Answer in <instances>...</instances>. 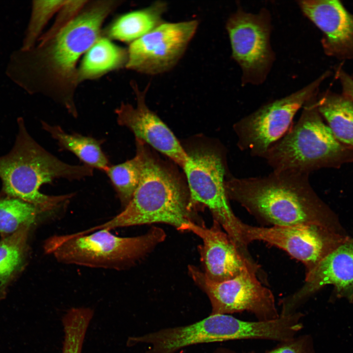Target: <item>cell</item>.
Here are the masks:
<instances>
[{
    "mask_svg": "<svg viewBox=\"0 0 353 353\" xmlns=\"http://www.w3.org/2000/svg\"><path fill=\"white\" fill-rule=\"evenodd\" d=\"M317 105L335 138L353 151V101L328 91L317 97Z\"/></svg>",
    "mask_w": 353,
    "mask_h": 353,
    "instance_id": "cell-18",
    "label": "cell"
},
{
    "mask_svg": "<svg viewBox=\"0 0 353 353\" xmlns=\"http://www.w3.org/2000/svg\"><path fill=\"white\" fill-rule=\"evenodd\" d=\"M119 4L118 0L88 1L56 36L38 42L29 50L13 51L6 75L29 94L50 97L77 117L74 94L79 84L77 61L101 37L105 19Z\"/></svg>",
    "mask_w": 353,
    "mask_h": 353,
    "instance_id": "cell-1",
    "label": "cell"
},
{
    "mask_svg": "<svg viewBox=\"0 0 353 353\" xmlns=\"http://www.w3.org/2000/svg\"><path fill=\"white\" fill-rule=\"evenodd\" d=\"M135 142L141 156L142 172L131 200L113 218L84 233L158 223L179 230L190 222L203 225L190 206L188 186L179 175L155 157L146 144L136 139Z\"/></svg>",
    "mask_w": 353,
    "mask_h": 353,
    "instance_id": "cell-3",
    "label": "cell"
},
{
    "mask_svg": "<svg viewBox=\"0 0 353 353\" xmlns=\"http://www.w3.org/2000/svg\"><path fill=\"white\" fill-rule=\"evenodd\" d=\"M110 179L123 209L131 200L140 182L142 158L136 150L135 156L122 163L109 166L104 171Z\"/></svg>",
    "mask_w": 353,
    "mask_h": 353,
    "instance_id": "cell-23",
    "label": "cell"
},
{
    "mask_svg": "<svg viewBox=\"0 0 353 353\" xmlns=\"http://www.w3.org/2000/svg\"><path fill=\"white\" fill-rule=\"evenodd\" d=\"M66 0H33L31 15L20 49L33 48L41 36L43 29L52 17L59 10Z\"/></svg>",
    "mask_w": 353,
    "mask_h": 353,
    "instance_id": "cell-24",
    "label": "cell"
},
{
    "mask_svg": "<svg viewBox=\"0 0 353 353\" xmlns=\"http://www.w3.org/2000/svg\"><path fill=\"white\" fill-rule=\"evenodd\" d=\"M215 353H234L230 350L226 349H220Z\"/></svg>",
    "mask_w": 353,
    "mask_h": 353,
    "instance_id": "cell-29",
    "label": "cell"
},
{
    "mask_svg": "<svg viewBox=\"0 0 353 353\" xmlns=\"http://www.w3.org/2000/svg\"><path fill=\"white\" fill-rule=\"evenodd\" d=\"M186 151L187 159L182 168L191 208L196 210L199 204L207 207L238 249L248 253L242 235L243 222L233 213L225 188L228 172L225 150L220 146H200Z\"/></svg>",
    "mask_w": 353,
    "mask_h": 353,
    "instance_id": "cell-7",
    "label": "cell"
},
{
    "mask_svg": "<svg viewBox=\"0 0 353 353\" xmlns=\"http://www.w3.org/2000/svg\"><path fill=\"white\" fill-rule=\"evenodd\" d=\"M41 212L32 204L0 193V233L10 235L30 227Z\"/></svg>",
    "mask_w": 353,
    "mask_h": 353,
    "instance_id": "cell-22",
    "label": "cell"
},
{
    "mask_svg": "<svg viewBox=\"0 0 353 353\" xmlns=\"http://www.w3.org/2000/svg\"><path fill=\"white\" fill-rule=\"evenodd\" d=\"M226 28L232 57L242 72L243 84L262 83L275 60L270 42L269 12L262 9L253 14L239 9L229 17Z\"/></svg>",
    "mask_w": 353,
    "mask_h": 353,
    "instance_id": "cell-10",
    "label": "cell"
},
{
    "mask_svg": "<svg viewBox=\"0 0 353 353\" xmlns=\"http://www.w3.org/2000/svg\"><path fill=\"white\" fill-rule=\"evenodd\" d=\"M330 75V72H325L301 89L268 102L236 122L233 129L239 149L252 157L264 158L290 129L297 112L317 94L320 85Z\"/></svg>",
    "mask_w": 353,
    "mask_h": 353,
    "instance_id": "cell-8",
    "label": "cell"
},
{
    "mask_svg": "<svg viewBox=\"0 0 353 353\" xmlns=\"http://www.w3.org/2000/svg\"><path fill=\"white\" fill-rule=\"evenodd\" d=\"M43 128L56 141L60 147L77 156L84 165L103 172L110 166L101 148L102 141L78 134L66 132L59 126L41 122Z\"/></svg>",
    "mask_w": 353,
    "mask_h": 353,
    "instance_id": "cell-20",
    "label": "cell"
},
{
    "mask_svg": "<svg viewBox=\"0 0 353 353\" xmlns=\"http://www.w3.org/2000/svg\"><path fill=\"white\" fill-rule=\"evenodd\" d=\"M110 231L52 236L46 241L45 251L63 263L119 269L145 255L166 236L163 229L156 227L143 235L130 237H119Z\"/></svg>",
    "mask_w": 353,
    "mask_h": 353,
    "instance_id": "cell-6",
    "label": "cell"
},
{
    "mask_svg": "<svg viewBox=\"0 0 353 353\" xmlns=\"http://www.w3.org/2000/svg\"><path fill=\"white\" fill-rule=\"evenodd\" d=\"M309 176L273 171L263 176H230L225 188L229 200L272 226L303 225L337 228L332 212L314 191Z\"/></svg>",
    "mask_w": 353,
    "mask_h": 353,
    "instance_id": "cell-2",
    "label": "cell"
},
{
    "mask_svg": "<svg viewBox=\"0 0 353 353\" xmlns=\"http://www.w3.org/2000/svg\"><path fill=\"white\" fill-rule=\"evenodd\" d=\"M303 14L323 33L325 53L339 59H353V15L338 0L298 1Z\"/></svg>",
    "mask_w": 353,
    "mask_h": 353,
    "instance_id": "cell-16",
    "label": "cell"
},
{
    "mask_svg": "<svg viewBox=\"0 0 353 353\" xmlns=\"http://www.w3.org/2000/svg\"><path fill=\"white\" fill-rule=\"evenodd\" d=\"M132 86L136 104L133 106L121 103L115 111L118 124L131 131L135 139L151 146L182 167L187 159L186 150L167 126L147 105V90L140 91L133 83Z\"/></svg>",
    "mask_w": 353,
    "mask_h": 353,
    "instance_id": "cell-15",
    "label": "cell"
},
{
    "mask_svg": "<svg viewBox=\"0 0 353 353\" xmlns=\"http://www.w3.org/2000/svg\"><path fill=\"white\" fill-rule=\"evenodd\" d=\"M317 94L303 107L298 121L268 151L264 159L273 171L309 175L353 162V151L335 138L321 115Z\"/></svg>",
    "mask_w": 353,
    "mask_h": 353,
    "instance_id": "cell-5",
    "label": "cell"
},
{
    "mask_svg": "<svg viewBox=\"0 0 353 353\" xmlns=\"http://www.w3.org/2000/svg\"><path fill=\"white\" fill-rule=\"evenodd\" d=\"M336 75L341 84L343 94L353 101V78L340 67Z\"/></svg>",
    "mask_w": 353,
    "mask_h": 353,
    "instance_id": "cell-28",
    "label": "cell"
},
{
    "mask_svg": "<svg viewBox=\"0 0 353 353\" xmlns=\"http://www.w3.org/2000/svg\"><path fill=\"white\" fill-rule=\"evenodd\" d=\"M186 230L192 232L202 241L199 252L203 273L209 279L220 282L232 279L247 270L258 272L259 266L253 259L248 258L240 252L217 221L213 220L210 228L190 222L181 230Z\"/></svg>",
    "mask_w": 353,
    "mask_h": 353,
    "instance_id": "cell-14",
    "label": "cell"
},
{
    "mask_svg": "<svg viewBox=\"0 0 353 353\" xmlns=\"http://www.w3.org/2000/svg\"><path fill=\"white\" fill-rule=\"evenodd\" d=\"M267 353H312L310 337L301 336L281 342L276 348Z\"/></svg>",
    "mask_w": 353,
    "mask_h": 353,
    "instance_id": "cell-27",
    "label": "cell"
},
{
    "mask_svg": "<svg viewBox=\"0 0 353 353\" xmlns=\"http://www.w3.org/2000/svg\"><path fill=\"white\" fill-rule=\"evenodd\" d=\"M328 284L333 285L338 295L353 299V238H350L305 273L303 285L280 302V315L297 312L308 297Z\"/></svg>",
    "mask_w": 353,
    "mask_h": 353,
    "instance_id": "cell-13",
    "label": "cell"
},
{
    "mask_svg": "<svg viewBox=\"0 0 353 353\" xmlns=\"http://www.w3.org/2000/svg\"><path fill=\"white\" fill-rule=\"evenodd\" d=\"M188 273L195 283L208 297L210 314H229L248 311L260 321L276 320L280 316L272 291L257 277V272L247 270L223 282L209 279L203 272L189 265Z\"/></svg>",
    "mask_w": 353,
    "mask_h": 353,
    "instance_id": "cell-9",
    "label": "cell"
},
{
    "mask_svg": "<svg viewBox=\"0 0 353 353\" xmlns=\"http://www.w3.org/2000/svg\"><path fill=\"white\" fill-rule=\"evenodd\" d=\"M14 145L0 156V179L2 194L16 198L50 212L66 202L74 194L50 196L40 189L55 179L80 180L93 175L90 166L67 164L48 152L30 135L22 118Z\"/></svg>",
    "mask_w": 353,
    "mask_h": 353,
    "instance_id": "cell-4",
    "label": "cell"
},
{
    "mask_svg": "<svg viewBox=\"0 0 353 353\" xmlns=\"http://www.w3.org/2000/svg\"><path fill=\"white\" fill-rule=\"evenodd\" d=\"M167 8L165 2L157 1L146 8L125 14L107 27L104 34L109 39L130 44L164 22L162 15Z\"/></svg>",
    "mask_w": 353,
    "mask_h": 353,
    "instance_id": "cell-17",
    "label": "cell"
},
{
    "mask_svg": "<svg viewBox=\"0 0 353 353\" xmlns=\"http://www.w3.org/2000/svg\"><path fill=\"white\" fill-rule=\"evenodd\" d=\"M242 235L247 247L262 241L285 251L304 264L306 272L350 239L337 228L318 225L260 227L243 223Z\"/></svg>",
    "mask_w": 353,
    "mask_h": 353,
    "instance_id": "cell-11",
    "label": "cell"
},
{
    "mask_svg": "<svg viewBox=\"0 0 353 353\" xmlns=\"http://www.w3.org/2000/svg\"><path fill=\"white\" fill-rule=\"evenodd\" d=\"M30 227H25L0 241V292L23 267Z\"/></svg>",
    "mask_w": 353,
    "mask_h": 353,
    "instance_id": "cell-21",
    "label": "cell"
},
{
    "mask_svg": "<svg viewBox=\"0 0 353 353\" xmlns=\"http://www.w3.org/2000/svg\"><path fill=\"white\" fill-rule=\"evenodd\" d=\"M127 60V50L115 45L106 37L101 36L85 53L78 68V83L99 78L126 66Z\"/></svg>",
    "mask_w": 353,
    "mask_h": 353,
    "instance_id": "cell-19",
    "label": "cell"
},
{
    "mask_svg": "<svg viewBox=\"0 0 353 353\" xmlns=\"http://www.w3.org/2000/svg\"><path fill=\"white\" fill-rule=\"evenodd\" d=\"M198 25L197 20L163 22L129 44L126 68L150 75L170 70L183 55Z\"/></svg>",
    "mask_w": 353,
    "mask_h": 353,
    "instance_id": "cell-12",
    "label": "cell"
},
{
    "mask_svg": "<svg viewBox=\"0 0 353 353\" xmlns=\"http://www.w3.org/2000/svg\"><path fill=\"white\" fill-rule=\"evenodd\" d=\"M90 322L87 315L78 312H69L63 316L64 339L61 353H81Z\"/></svg>",
    "mask_w": 353,
    "mask_h": 353,
    "instance_id": "cell-25",
    "label": "cell"
},
{
    "mask_svg": "<svg viewBox=\"0 0 353 353\" xmlns=\"http://www.w3.org/2000/svg\"><path fill=\"white\" fill-rule=\"evenodd\" d=\"M88 1L66 0L57 13L55 20L50 28L41 35L38 42L46 41L56 36L77 17Z\"/></svg>",
    "mask_w": 353,
    "mask_h": 353,
    "instance_id": "cell-26",
    "label": "cell"
}]
</instances>
